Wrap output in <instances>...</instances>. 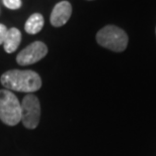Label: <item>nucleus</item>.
I'll return each instance as SVG.
<instances>
[{
    "label": "nucleus",
    "instance_id": "f257e3e1",
    "mask_svg": "<svg viewBox=\"0 0 156 156\" xmlns=\"http://www.w3.org/2000/svg\"><path fill=\"white\" fill-rule=\"evenodd\" d=\"M0 82L6 90L16 92H36L42 87L41 77L34 71L11 69L1 76Z\"/></svg>",
    "mask_w": 156,
    "mask_h": 156
},
{
    "label": "nucleus",
    "instance_id": "f03ea898",
    "mask_svg": "<svg viewBox=\"0 0 156 156\" xmlns=\"http://www.w3.org/2000/svg\"><path fill=\"white\" fill-rule=\"evenodd\" d=\"M96 41L102 48L116 52H121L127 48L129 38L126 31L122 28L116 25H107L97 32Z\"/></svg>",
    "mask_w": 156,
    "mask_h": 156
},
{
    "label": "nucleus",
    "instance_id": "7ed1b4c3",
    "mask_svg": "<svg viewBox=\"0 0 156 156\" xmlns=\"http://www.w3.org/2000/svg\"><path fill=\"white\" fill-rule=\"evenodd\" d=\"M0 119L8 126L21 121V103L9 90H0Z\"/></svg>",
    "mask_w": 156,
    "mask_h": 156
},
{
    "label": "nucleus",
    "instance_id": "20e7f679",
    "mask_svg": "<svg viewBox=\"0 0 156 156\" xmlns=\"http://www.w3.org/2000/svg\"><path fill=\"white\" fill-rule=\"evenodd\" d=\"M41 116V105L38 97L26 95L21 102V122L25 128L35 129L39 125Z\"/></svg>",
    "mask_w": 156,
    "mask_h": 156
},
{
    "label": "nucleus",
    "instance_id": "39448f33",
    "mask_svg": "<svg viewBox=\"0 0 156 156\" xmlns=\"http://www.w3.org/2000/svg\"><path fill=\"white\" fill-rule=\"evenodd\" d=\"M48 54V48L44 42L35 41L26 46L16 56V62L21 66H29L38 62Z\"/></svg>",
    "mask_w": 156,
    "mask_h": 156
},
{
    "label": "nucleus",
    "instance_id": "423d86ee",
    "mask_svg": "<svg viewBox=\"0 0 156 156\" xmlns=\"http://www.w3.org/2000/svg\"><path fill=\"white\" fill-rule=\"evenodd\" d=\"M72 14V6L68 1H61L55 5L53 8L50 21L55 27H60L67 23Z\"/></svg>",
    "mask_w": 156,
    "mask_h": 156
},
{
    "label": "nucleus",
    "instance_id": "0eeeda50",
    "mask_svg": "<svg viewBox=\"0 0 156 156\" xmlns=\"http://www.w3.org/2000/svg\"><path fill=\"white\" fill-rule=\"evenodd\" d=\"M21 32L19 29L15 27H11L8 29L7 35L5 37V41L3 42V46H4V51L7 54H12L14 52L17 48L21 44Z\"/></svg>",
    "mask_w": 156,
    "mask_h": 156
},
{
    "label": "nucleus",
    "instance_id": "6e6552de",
    "mask_svg": "<svg viewBox=\"0 0 156 156\" xmlns=\"http://www.w3.org/2000/svg\"><path fill=\"white\" fill-rule=\"evenodd\" d=\"M44 23V17H43L41 13H34L26 20L25 24V29L29 34H36L43 29Z\"/></svg>",
    "mask_w": 156,
    "mask_h": 156
},
{
    "label": "nucleus",
    "instance_id": "1a4fd4ad",
    "mask_svg": "<svg viewBox=\"0 0 156 156\" xmlns=\"http://www.w3.org/2000/svg\"><path fill=\"white\" fill-rule=\"evenodd\" d=\"M3 4L8 9L16 10L21 7V0H3Z\"/></svg>",
    "mask_w": 156,
    "mask_h": 156
},
{
    "label": "nucleus",
    "instance_id": "9d476101",
    "mask_svg": "<svg viewBox=\"0 0 156 156\" xmlns=\"http://www.w3.org/2000/svg\"><path fill=\"white\" fill-rule=\"evenodd\" d=\"M7 27L4 24L0 23V44H3V42H4L6 35H7Z\"/></svg>",
    "mask_w": 156,
    "mask_h": 156
}]
</instances>
